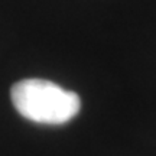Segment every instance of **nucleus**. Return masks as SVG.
<instances>
[{"mask_svg": "<svg viewBox=\"0 0 156 156\" xmlns=\"http://www.w3.org/2000/svg\"><path fill=\"white\" fill-rule=\"evenodd\" d=\"M10 97L20 116L42 124H64L81 108L78 94L41 78L16 83L10 90Z\"/></svg>", "mask_w": 156, "mask_h": 156, "instance_id": "nucleus-1", "label": "nucleus"}]
</instances>
